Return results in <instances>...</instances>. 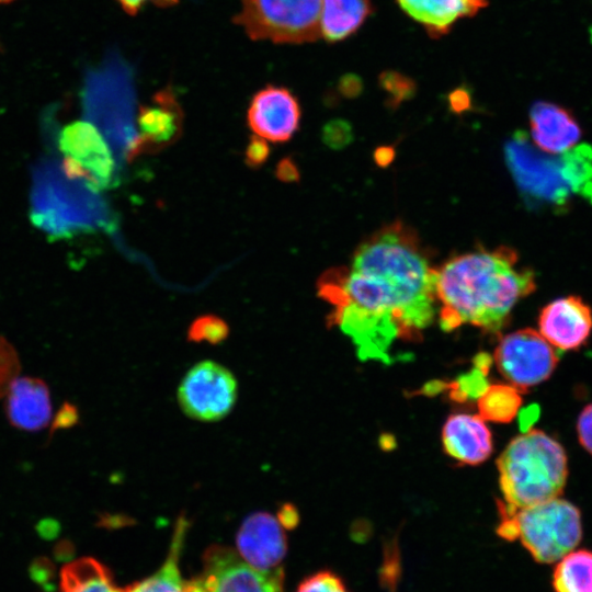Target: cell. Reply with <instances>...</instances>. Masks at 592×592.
Wrapping results in <instances>:
<instances>
[{
  "instance_id": "obj_14",
  "label": "cell",
  "mask_w": 592,
  "mask_h": 592,
  "mask_svg": "<svg viewBox=\"0 0 592 592\" xmlns=\"http://www.w3.org/2000/svg\"><path fill=\"white\" fill-rule=\"evenodd\" d=\"M136 157L153 153L172 145L181 135L183 112L171 89L158 91L137 115Z\"/></svg>"
},
{
  "instance_id": "obj_35",
  "label": "cell",
  "mask_w": 592,
  "mask_h": 592,
  "mask_svg": "<svg viewBox=\"0 0 592 592\" xmlns=\"http://www.w3.org/2000/svg\"><path fill=\"white\" fill-rule=\"evenodd\" d=\"M276 517L284 528H293L298 523V512L296 508L291 503L282 504Z\"/></svg>"
},
{
  "instance_id": "obj_21",
  "label": "cell",
  "mask_w": 592,
  "mask_h": 592,
  "mask_svg": "<svg viewBox=\"0 0 592 592\" xmlns=\"http://www.w3.org/2000/svg\"><path fill=\"white\" fill-rule=\"evenodd\" d=\"M59 592H124L111 571L92 557H81L60 570Z\"/></svg>"
},
{
  "instance_id": "obj_37",
  "label": "cell",
  "mask_w": 592,
  "mask_h": 592,
  "mask_svg": "<svg viewBox=\"0 0 592 592\" xmlns=\"http://www.w3.org/2000/svg\"><path fill=\"white\" fill-rule=\"evenodd\" d=\"M451 105L454 111L459 112L467 109L469 105V98L464 90H456L451 94Z\"/></svg>"
},
{
  "instance_id": "obj_12",
  "label": "cell",
  "mask_w": 592,
  "mask_h": 592,
  "mask_svg": "<svg viewBox=\"0 0 592 592\" xmlns=\"http://www.w3.org/2000/svg\"><path fill=\"white\" fill-rule=\"evenodd\" d=\"M236 551L241 559L259 571L282 568L287 551L283 525L267 512H254L241 523L236 536Z\"/></svg>"
},
{
  "instance_id": "obj_39",
  "label": "cell",
  "mask_w": 592,
  "mask_h": 592,
  "mask_svg": "<svg viewBox=\"0 0 592 592\" xmlns=\"http://www.w3.org/2000/svg\"><path fill=\"white\" fill-rule=\"evenodd\" d=\"M12 0H0V3H7V2H10Z\"/></svg>"
},
{
  "instance_id": "obj_17",
  "label": "cell",
  "mask_w": 592,
  "mask_h": 592,
  "mask_svg": "<svg viewBox=\"0 0 592 592\" xmlns=\"http://www.w3.org/2000/svg\"><path fill=\"white\" fill-rule=\"evenodd\" d=\"M532 138L544 152L560 155L576 146L581 129L574 117L563 107L536 102L530 111Z\"/></svg>"
},
{
  "instance_id": "obj_1",
  "label": "cell",
  "mask_w": 592,
  "mask_h": 592,
  "mask_svg": "<svg viewBox=\"0 0 592 592\" xmlns=\"http://www.w3.org/2000/svg\"><path fill=\"white\" fill-rule=\"evenodd\" d=\"M317 289L332 306L328 323L352 340L361 360L389 363L394 343L420 340L435 315V269L400 221L363 241L349 267L326 271Z\"/></svg>"
},
{
  "instance_id": "obj_20",
  "label": "cell",
  "mask_w": 592,
  "mask_h": 592,
  "mask_svg": "<svg viewBox=\"0 0 592 592\" xmlns=\"http://www.w3.org/2000/svg\"><path fill=\"white\" fill-rule=\"evenodd\" d=\"M186 530V520L180 517L174 528L168 555L161 567L151 576L123 588V591L185 592V581L181 577L179 565Z\"/></svg>"
},
{
  "instance_id": "obj_26",
  "label": "cell",
  "mask_w": 592,
  "mask_h": 592,
  "mask_svg": "<svg viewBox=\"0 0 592 592\" xmlns=\"http://www.w3.org/2000/svg\"><path fill=\"white\" fill-rule=\"evenodd\" d=\"M379 84L388 95V104L395 106L413 96V80L398 71L387 70L379 77Z\"/></svg>"
},
{
  "instance_id": "obj_28",
  "label": "cell",
  "mask_w": 592,
  "mask_h": 592,
  "mask_svg": "<svg viewBox=\"0 0 592 592\" xmlns=\"http://www.w3.org/2000/svg\"><path fill=\"white\" fill-rule=\"evenodd\" d=\"M295 592H350L343 580L332 571L321 570L305 578Z\"/></svg>"
},
{
  "instance_id": "obj_22",
  "label": "cell",
  "mask_w": 592,
  "mask_h": 592,
  "mask_svg": "<svg viewBox=\"0 0 592 592\" xmlns=\"http://www.w3.org/2000/svg\"><path fill=\"white\" fill-rule=\"evenodd\" d=\"M553 587L555 592H592V551H570L558 560Z\"/></svg>"
},
{
  "instance_id": "obj_31",
  "label": "cell",
  "mask_w": 592,
  "mask_h": 592,
  "mask_svg": "<svg viewBox=\"0 0 592 592\" xmlns=\"http://www.w3.org/2000/svg\"><path fill=\"white\" fill-rule=\"evenodd\" d=\"M78 421L79 412L77 407L70 402H65L53 418L49 435L52 436L58 430L69 429L77 424Z\"/></svg>"
},
{
  "instance_id": "obj_13",
  "label": "cell",
  "mask_w": 592,
  "mask_h": 592,
  "mask_svg": "<svg viewBox=\"0 0 592 592\" xmlns=\"http://www.w3.org/2000/svg\"><path fill=\"white\" fill-rule=\"evenodd\" d=\"M539 333L555 348L578 350L592 331V310L578 296L558 298L546 305L538 317Z\"/></svg>"
},
{
  "instance_id": "obj_9",
  "label": "cell",
  "mask_w": 592,
  "mask_h": 592,
  "mask_svg": "<svg viewBox=\"0 0 592 592\" xmlns=\"http://www.w3.org/2000/svg\"><path fill=\"white\" fill-rule=\"evenodd\" d=\"M238 384L224 365L205 360L194 364L183 376L177 392L182 411L193 420L215 422L235 407Z\"/></svg>"
},
{
  "instance_id": "obj_38",
  "label": "cell",
  "mask_w": 592,
  "mask_h": 592,
  "mask_svg": "<svg viewBox=\"0 0 592 592\" xmlns=\"http://www.w3.org/2000/svg\"><path fill=\"white\" fill-rule=\"evenodd\" d=\"M395 151L390 147H380L375 151L374 158L378 166L385 167L394 159Z\"/></svg>"
},
{
  "instance_id": "obj_32",
  "label": "cell",
  "mask_w": 592,
  "mask_h": 592,
  "mask_svg": "<svg viewBox=\"0 0 592 592\" xmlns=\"http://www.w3.org/2000/svg\"><path fill=\"white\" fill-rule=\"evenodd\" d=\"M577 432L580 444L592 455V403L581 411Z\"/></svg>"
},
{
  "instance_id": "obj_29",
  "label": "cell",
  "mask_w": 592,
  "mask_h": 592,
  "mask_svg": "<svg viewBox=\"0 0 592 592\" xmlns=\"http://www.w3.org/2000/svg\"><path fill=\"white\" fill-rule=\"evenodd\" d=\"M352 139L351 124L343 119H333L323 126L322 140L332 149H341L348 146Z\"/></svg>"
},
{
  "instance_id": "obj_18",
  "label": "cell",
  "mask_w": 592,
  "mask_h": 592,
  "mask_svg": "<svg viewBox=\"0 0 592 592\" xmlns=\"http://www.w3.org/2000/svg\"><path fill=\"white\" fill-rule=\"evenodd\" d=\"M397 2L432 37L447 34L456 21L475 15L488 4V0H397Z\"/></svg>"
},
{
  "instance_id": "obj_33",
  "label": "cell",
  "mask_w": 592,
  "mask_h": 592,
  "mask_svg": "<svg viewBox=\"0 0 592 592\" xmlns=\"http://www.w3.org/2000/svg\"><path fill=\"white\" fill-rule=\"evenodd\" d=\"M124 11L128 14H136L146 4L152 3L160 8L171 7L178 3L179 0H116Z\"/></svg>"
},
{
  "instance_id": "obj_36",
  "label": "cell",
  "mask_w": 592,
  "mask_h": 592,
  "mask_svg": "<svg viewBox=\"0 0 592 592\" xmlns=\"http://www.w3.org/2000/svg\"><path fill=\"white\" fill-rule=\"evenodd\" d=\"M339 89L345 96H355L362 89L361 80L353 75L344 76L340 81Z\"/></svg>"
},
{
  "instance_id": "obj_7",
  "label": "cell",
  "mask_w": 592,
  "mask_h": 592,
  "mask_svg": "<svg viewBox=\"0 0 592 592\" xmlns=\"http://www.w3.org/2000/svg\"><path fill=\"white\" fill-rule=\"evenodd\" d=\"M58 146L64 157L62 170L69 179L96 191L115 182L113 149L96 125L87 121L66 125L59 134Z\"/></svg>"
},
{
  "instance_id": "obj_25",
  "label": "cell",
  "mask_w": 592,
  "mask_h": 592,
  "mask_svg": "<svg viewBox=\"0 0 592 592\" xmlns=\"http://www.w3.org/2000/svg\"><path fill=\"white\" fill-rule=\"evenodd\" d=\"M229 335L228 323L216 315H203L193 320L187 330V340L194 343L219 344Z\"/></svg>"
},
{
  "instance_id": "obj_23",
  "label": "cell",
  "mask_w": 592,
  "mask_h": 592,
  "mask_svg": "<svg viewBox=\"0 0 592 592\" xmlns=\"http://www.w3.org/2000/svg\"><path fill=\"white\" fill-rule=\"evenodd\" d=\"M563 178L572 194L592 203V146L581 144L560 153Z\"/></svg>"
},
{
  "instance_id": "obj_2",
  "label": "cell",
  "mask_w": 592,
  "mask_h": 592,
  "mask_svg": "<svg viewBox=\"0 0 592 592\" xmlns=\"http://www.w3.org/2000/svg\"><path fill=\"white\" fill-rule=\"evenodd\" d=\"M516 264L517 253L500 247L454 257L435 270L441 328L451 331L468 323L501 330L516 303L535 289L534 273Z\"/></svg>"
},
{
  "instance_id": "obj_5",
  "label": "cell",
  "mask_w": 592,
  "mask_h": 592,
  "mask_svg": "<svg viewBox=\"0 0 592 592\" xmlns=\"http://www.w3.org/2000/svg\"><path fill=\"white\" fill-rule=\"evenodd\" d=\"M235 23L254 41L301 44L318 39L322 0H240Z\"/></svg>"
},
{
  "instance_id": "obj_34",
  "label": "cell",
  "mask_w": 592,
  "mask_h": 592,
  "mask_svg": "<svg viewBox=\"0 0 592 592\" xmlns=\"http://www.w3.org/2000/svg\"><path fill=\"white\" fill-rule=\"evenodd\" d=\"M275 174L282 182H297L299 180V171L296 163L291 158H283L278 161Z\"/></svg>"
},
{
  "instance_id": "obj_24",
  "label": "cell",
  "mask_w": 592,
  "mask_h": 592,
  "mask_svg": "<svg viewBox=\"0 0 592 592\" xmlns=\"http://www.w3.org/2000/svg\"><path fill=\"white\" fill-rule=\"evenodd\" d=\"M521 403L520 391L514 386L490 385L478 397L479 415L485 421L510 422L515 418Z\"/></svg>"
},
{
  "instance_id": "obj_19",
  "label": "cell",
  "mask_w": 592,
  "mask_h": 592,
  "mask_svg": "<svg viewBox=\"0 0 592 592\" xmlns=\"http://www.w3.org/2000/svg\"><path fill=\"white\" fill-rule=\"evenodd\" d=\"M373 11L371 0H322L320 34L335 43L355 33Z\"/></svg>"
},
{
  "instance_id": "obj_16",
  "label": "cell",
  "mask_w": 592,
  "mask_h": 592,
  "mask_svg": "<svg viewBox=\"0 0 592 592\" xmlns=\"http://www.w3.org/2000/svg\"><path fill=\"white\" fill-rule=\"evenodd\" d=\"M444 451L455 460L478 465L492 453V435L480 415L456 413L447 418L442 429Z\"/></svg>"
},
{
  "instance_id": "obj_4",
  "label": "cell",
  "mask_w": 592,
  "mask_h": 592,
  "mask_svg": "<svg viewBox=\"0 0 592 592\" xmlns=\"http://www.w3.org/2000/svg\"><path fill=\"white\" fill-rule=\"evenodd\" d=\"M500 516L513 538L542 563L560 560L582 537L579 509L559 497L513 513L500 511Z\"/></svg>"
},
{
  "instance_id": "obj_6",
  "label": "cell",
  "mask_w": 592,
  "mask_h": 592,
  "mask_svg": "<svg viewBox=\"0 0 592 592\" xmlns=\"http://www.w3.org/2000/svg\"><path fill=\"white\" fill-rule=\"evenodd\" d=\"M508 168L527 202L565 205L571 193L561 168L560 156L534 147L524 132L517 130L504 145Z\"/></svg>"
},
{
  "instance_id": "obj_27",
  "label": "cell",
  "mask_w": 592,
  "mask_h": 592,
  "mask_svg": "<svg viewBox=\"0 0 592 592\" xmlns=\"http://www.w3.org/2000/svg\"><path fill=\"white\" fill-rule=\"evenodd\" d=\"M21 363L15 348L0 335V399L4 398L12 382L19 377Z\"/></svg>"
},
{
  "instance_id": "obj_15",
  "label": "cell",
  "mask_w": 592,
  "mask_h": 592,
  "mask_svg": "<svg viewBox=\"0 0 592 592\" xmlns=\"http://www.w3.org/2000/svg\"><path fill=\"white\" fill-rule=\"evenodd\" d=\"M8 421L18 430L37 432L46 428L53 415L47 384L37 377H16L5 396Z\"/></svg>"
},
{
  "instance_id": "obj_11",
  "label": "cell",
  "mask_w": 592,
  "mask_h": 592,
  "mask_svg": "<svg viewBox=\"0 0 592 592\" xmlns=\"http://www.w3.org/2000/svg\"><path fill=\"white\" fill-rule=\"evenodd\" d=\"M300 115L296 96L284 87L271 84L252 96L247 121L257 136L273 143H285L297 132Z\"/></svg>"
},
{
  "instance_id": "obj_3",
  "label": "cell",
  "mask_w": 592,
  "mask_h": 592,
  "mask_svg": "<svg viewBox=\"0 0 592 592\" xmlns=\"http://www.w3.org/2000/svg\"><path fill=\"white\" fill-rule=\"evenodd\" d=\"M497 465L504 499L499 511L508 513L558 498L568 476L563 447L539 430L514 437Z\"/></svg>"
},
{
  "instance_id": "obj_10",
  "label": "cell",
  "mask_w": 592,
  "mask_h": 592,
  "mask_svg": "<svg viewBox=\"0 0 592 592\" xmlns=\"http://www.w3.org/2000/svg\"><path fill=\"white\" fill-rule=\"evenodd\" d=\"M494 361L510 385L525 391L553 374L558 355L539 332L527 328L504 335L496 348Z\"/></svg>"
},
{
  "instance_id": "obj_30",
  "label": "cell",
  "mask_w": 592,
  "mask_h": 592,
  "mask_svg": "<svg viewBox=\"0 0 592 592\" xmlns=\"http://www.w3.org/2000/svg\"><path fill=\"white\" fill-rule=\"evenodd\" d=\"M270 156V147L265 139L253 135L247 145L244 162L251 169L262 167Z\"/></svg>"
},
{
  "instance_id": "obj_8",
  "label": "cell",
  "mask_w": 592,
  "mask_h": 592,
  "mask_svg": "<svg viewBox=\"0 0 592 592\" xmlns=\"http://www.w3.org/2000/svg\"><path fill=\"white\" fill-rule=\"evenodd\" d=\"M283 568L259 571L223 545L209 546L203 555L202 571L185 581V592H283Z\"/></svg>"
}]
</instances>
